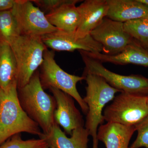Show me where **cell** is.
<instances>
[{
	"label": "cell",
	"mask_w": 148,
	"mask_h": 148,
	"mask_svg": "<svg viewBox=\"0 0 148 148\" xmlns=\"http://www.w3.org/2000/svg\"><path fill=\"white\" fill-rule=\"evenodd\" d=\"M17 67V89L24 87L41 66L47 47L41 37L20 35L9 42Z\"/></svg>",
	"instance_id": "4"
},
{
	"label": "cell",
	"mask_w": 148,
	"mask_h": 148,
	"mask_svg": "<svg viewBox=\"0 0 148 148\" xmlns=\"http://www.w3.org/2000/svg\"><path fill=\"white\" fill-rule=\"evenodd\" d=\"M40 137L43 134L36 123L21 108L18 97L16 81L0 88V145L21 132Z\"/></svg>",
	"instance_id": "1"
},
{
	"label": "cell",
	"mask_w": 148,
	"mask_h": 148,
	"mask_svg": "<svg viewBox=\"0 0 148 148\" xmlns=\"http://www.w3.org/2000/svg\"><path fill=\"white\" fill-rule=\"evenodd\" d=\"M11 10L16 19L20 35L41 37L58 30L32 1L16 0Z\"/></svg>",
	"instance_id": "8"
},
{
	"label": "cell",
	"mask_w": 148,
	"mask_h": 148,
	"mask_svg": "<svg viewBox=\"0 0 148 148\" xmlns=\"http://www.w3.org/2000/svg\"><path fill=\"white\" fill-rule=\"evenodd\" d=\"M55 53L48 49L44 54V60L39 73L40 81L44 89L55 88L71 95L79 105L83 112L87 114L88 107L77 88L78 82L84 80L83 76H78L66 73L56 62Z\"/></svg>",
	"instance_id": "5"
},
{
	"label": "cell",
	"mask_w": 148,
	"mask_h": 148,
	"mask_svg": "<svg viewBox=\"0 0 148 148\" xmlns=\"http://www.w3.org/2000/svg\"><path fill=\"white\" fill-rule=\"evenodd\" d=\"M47 47L58 51H84L92 53H102L103 47L90 35L84 38H78L75 33L57 30L41 36Z\"/></svg>",
	"instance_id": "10"
},
{
	"label": "cell",
	"mask_w": 148,
	"mask_h": 148,
	"mask_svg": "<svg viewBox=\"0 0 148 148\" xmlns=\"http://www.w3.org/2000/svg\"><path fill=\"white\" fill-rule=\"evenodd\" d=\"M90 35L102 45V52L106 55L119 53L135 41L125 32L124 23L108 17L104 18Z\"/></svg>",
	"instance_id": "9"
},
{
	"label": "cell",
	"mask_w": 148,
	"mask_h": 148,
	"mask_svg": "<svg viewBox=\"0 0 148 148\" xmlns=\"http://www.w3.org/2000/svg\"><path fill=\"white\" fill-rule=\"evenodd\" d=\"M124 28L133 39L148 50V17L125 22Z\"/></svg>",
	"instance_id": "19"
},
{
	"label": "cell",
	"mask_w": 148,
	"mask_h": 148,
	"mask_svg": "<svg viewBox=\"0 0 148 148\" xmlns=\"http://www.w3.org/2000/svg\"><path fill=\"white\" fill-rule=\"evenodd\" d=\"M138 1L140 2L148 7V0H138Z\"/></svg>",
	"instance_id": "25"
},
{
	"label": "cell",
	"mask_w": 148,
	"mask_h": 148,
	"mask_svg": "<svg viewBox=\"0 0 148 148\" xmlns=\"http://www.w3.org/2000/svg\"><path fill=\"white\" fill-rule=\"evenodd\" d=\"M109 9L106 17L125 22L148 17V7L138 0H107Z\"/></svg>",
	"instance_id": "16"
},
{
	"label": "cell",
	"mask_w": 148,
	"mask_h": 148,
	"mask_svg": "<svg viewBox=\"0 0 148 148\" xmlns=\"http://www.w3.org/2000/svg\"><path fill=\"white\" fill-rule=\"evenodd\" d=\"M44 148H49V147H48V146H47V147H45Z\"/></svg>",
	"instance_id": "27"
},
{
	"label": "cell",
	"mask_w": 148,
	"mask_h": 148,
	"mask_svg": "<svg viewBox=\"0 0 148 148\" xmlns=\"http://www.w3.org/2000/svg\"><path fill=\"white\" fill-rule=\"evenodd\" d=\"M88 132L84 127L74 130L70 138L56 123L50 133L43 134L39 137L47 144L49 148H87Z\"/></svg>",
	"instance_id": "14"
},
{
	"label": "cell",
	"mask_w": 148,
	"mask_h": 148,
	"mask_svg": "<svg viewBox=\"0 0 148 148\" xmlns=\"http://www.w3.org/2000/svg\"><path fill=\"white\" fill-rule=\"evenodd\" d=\"M135 131V126L107 122L98 127L97 139L104 143L106 148H129L130 141Z\"/></svg>",
	"instance_id": "15"
},
{
	"label": "cell",
	"mask_w": 148,
	"mask_h": 148,
	"mask_svg": "<svg viewBox=\"0 0 148 148\" xmlns=\"http://www.w3.org/2000/svg\"><path fill=\"white\" fill-rule=\"evenodd\" d=\"M47 145L43 139L22 140L20 133L11 137L0 145V148H44Z\"/></svg>",
	"instance_id": "21"
},
{
	"label": "cell",
	"mask_w": 148,
	"mask_h": 148,
	"mask_svg": "<svg viewBox=\"0 0 148 148\" xmlns=\"http://www.w3.org/2000/svg\"><path fill=\"white\" fill-rule=\"evenodd\" d=\"M81 21L75 34L84 38L99 25L108 14L109 6L107 0H86L78 6Z\"/></svg>",
	"instance_id": "12"
},
{
	"label": "cell",
	"mask_w": 148,
	"mask_h": 148,
	"mask_svg": "<svg viewBox=\"0 0 148 148\" xmlns=\"http://www.w3.org/2000/svg\"><path fill=\"white\" fill-rule=\"evenodd\" d=\"M17 75V64L11 47L8 42L0 40V88L16 81Z\"/></svg>",
	"instance_id": "18"
},
{
	"label": "cell",
	"mask_w": 148,
	"mask_h": 148,
	"mask_svg": "<svg viewBox=\"0 0 148 148\" xmlns=\"http://www.w3.org/2000/svg\"><path fill=\"white\" fill-rule=\"evenodd\" d=\"M56 103L54 112L56 123L63 127L64 132L71 135L74 130L84 127L83 116L75 104L71 95L55 88H49Z\"/></svg>",
	"instance_id": "11"
},
{
	"label": "cell",
	"mask_w": 148,
	"mask_h": 148,
	"mask_svg": "<svg viewBox=\"0 0 148 148\" xmlns=\"http://www.w3.org/2000/svg\"><path fill=\"white\" fill-rule=\"evenodd\" d=\"M82 76L87 84L86 95L83 100L88 107L84 128L92 137V148H98L97 132L99 125L105 121L103 109L106 104L113 101L116 93L121 91L112 87L97 75L84 73Z\"/></svg>",
	"instance_id": "3"
},
{
	"label": "cell",
	"mask_w": 148,
	"mask_h": 148,
	"mask_svg": "<svg viewBox=\"0 0 148 148\" xmlns=\"http://www.w3.org/2000/svg\"><path fill=\"white\" fill-rule=\"evenodd\" d=\"M17 92L18 101L24 112L36 123L43 134L50 133L56 123V101L53 96L44 90L39 72L36 71L27 84L17 89Z\"/></svg>",
	"instance_id": "2"
},
{
	"label": "cell",
	"mask_w": 148,
	"mask_h": 148,
	"mask_svg": "<svg viewBox=\"0 0 148 148\" xmlns=\"http://www.w3.org/2000/svg\"><path fill=\"white\" fill-rule=\"evenodd\" d=\"M147 107L148 109V96H147Z\"/></svg>",
	"instance_id": "26"
},
{
	"label": "cell",
	"mask_w": 148,
	"mask_h": 148,
	"mask_svg": "<svg viewBox=\"0 0 148 148\" xmlns=\"http://www.w3.org/2000/svg\"><path fill=\"white\" fill-rule=\"evenodd\" d=\"M16 0H0V12L10 10L13 8Z\"/></svg>",
	"instance_id": "24"
},
{
	"label": "cell",
	"mask_w": 148,
	"mask_h": 148,
	"mask_svg": "<svg viewBox=\"0 0 148 148\" xmlns=\"http://www.w3.org/2000/svg\"><path fill=\"white\" fill-rule=\"evenodd\" d=\"M84 62V73H90L101 77L112 87L132 95L148 96V78L139 75H123L111 71L102 63L89 57L84 51H79Z\"/></svg>",
	"instance_id": "7"
},
{
	"label": "cell",
	"mask_w": 148,
	"mask_h": 148,
	"mask_svg": "<svg viewBox=\"0 0 148 148\" xmlns=\"http://www.w3.org/2000/svg\"><path fill=\"white\" fill-rule=\"evenodd\" d=\"M85 53L101 63H111L117 65L134 64L148 67V50L135 41L121 52L116 55L87 52Z\"/></svg>",
	"instance_id": "13"
},
{
	"label": "cell",
	"mask_w": 148,
	"mask_h": 148,
	"mask_svg": "<svg viewBox=\"0 0 148 148\" xmlns=\"http://www.w3.org/2000/svg\"><path fill=\"white\" fill-rule=\"evenodd\" d=\"M20 35L17 22L11 10L0 12V40L9 42Z\"/></svg>",
	"instance_id": "20"
},
{
	"label": "cell",
	"mask_w": 148,
	"mask_h": 148,
	"mask_svg": "<svg viewBox=\"0 0 148 148\" xmlns=\"http://www.w3.org/2000/svg\"><path fill=\"white\" fill-rule=\"evenodd\" d=\"M135 127L137 138L129 148H148V116Z\"/></svg>",
	"instance_id": "22"
},
{
	"label": "cell",
	"mask_w": 148,
	"mask_h": 148,
	"mask_svg": "<svg viewBox=\"0 0 148 148\" xmlns=\"http://www.w3.org/2000/svg\"><path fill=\"white\" fill-rule=\"evenodd\" d=\"M70 0H33L37 7L45 14L50 13L60 8Z\"/></svg>",
	"instance_id": "23"
},
{
	"label": "cell",
	"mask_w": 148,
	"mask_h": 148,
	"mask_svg": "<svg viewBox=\"0 0 148 148\" xmlns=\"http://www.w3.org/2000/svg\"><path fill=\"white\" fill-rule=\"evenodd\" d=\"M147 98L121 92L104 110V120L107 122L135 126L148 116Z\"/></svg>",
	"instance_id": "6"
},
{
	"label": "cell",
	"mask_w": 148,
	"mask_h": 148,
	"mask_svg": "<svg viewBox=\"0 0 148 148\" xmlns=\"http://www.w3.org/2000/svg\"><path fill=\"white\" fill-rule=\"evenodd\" d=\"M82 1L70 0L60 8L45 14L47 20L58 30L75 33L81 21V14L76 4Z\"/></svg>",
	"instance_id": "17"
}]
</instances>
